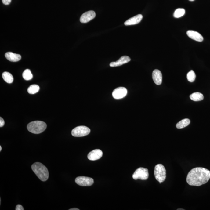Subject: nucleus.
Segmentation results:
<instances>
[{
    "label": "nucleus",
    "mask_w": 210,
    "mask_h": 210,
    "mask_svg": "<svg viewBox=\"0 0 210 210\" xmlns=\"http://www.w3.org/2000/svg\"><path fill=\"white\" fill-rule=\"evenodd\" d=\"M5 57L8 60L12 62L19 61L21 59V55L11 52H6L5 55Z\"/></svg>",
    "instance_id": "2eb2a0df"
},
{
    "label": "nucleus",
    "mask_w": 210,
    "mask_h": 210,
    "mask_svg": "<svg viewBox=\"0 0 210 210\" xmlns=\"http://www.w3.org/2000/svg\"><path fill=\"white\" fill-rule=\"evenodd\" d=\"M185 13V11L183 8H178L175 11L174 13V16L176 18L181 17L183 16Z\"/></svg>",
    "instance_id": "412c9836"
},
{
    "label": "nucleus",
    "mask_w": 210,
    "mask_h": 210,
    "mask_svg": "<svg viewBox=\"0 0 210 210\" xmlns=\"http://www.w3.org/2000/svg\"><path fill=\"white\" fill-rule=\"evenodd\" d=\"M187 34L191 39L198 42H202L204 38L202 35L196 31L190 30L187 31Z\"/></svg>",
    "instance_id": "f8f14e48"
},
{
    "label": "nucleus",
    "mask_w": 210,
    "mask_h": 210,
    "mask_svg": "<svg viewBox=\"0 0 210 210\" xmlns=\"http://www.w3.org/2000/svg\"><path fill=\"white\" fill-rule=\"evenodd\" d=\"M154 175L159 182L162 183L166 177V171L164 166L161 164L157 165L154 167Z\"/></svg>",
    "instance_id": "20e7f679"
},
{
    "label": "nucleus",
    "mask_w": 210,
    "mask_h": 210,
    "mask_svg": "<svg viewBox=\"0 0 210 210\" xmlns=\"http://www.w3.org/2000/svg\"><path fill=\"white\" fill-rule=\"evenodd\" d=\"M16 210H24V208L23 207H22V205L18 204L16 205V207L15 208Z\"/></svg>",
    "instance_id": "b1692460"
},
{
    "label": "nucleus",
    "mask_w": 210,
    "mask_h": 210,
    "mask_svg": "<svg viewBox=\"0 0 210 210\" xmlns=\"http://www.w3.org/2000/svg\"><path fill=\"white\" fill-rule=\"evenodd\" d=\"M11 0H2L3 3L5 5H9L10 3Z\"/></svg>",
    "instance_id": "393cba45"
},
{
    "label": "nucleus",
    "mask_w": 210,
    "mask_h": 210,
    "mask_svg": "<svg viewBox=\"0 0 210 210\" xmlns=\"http://www.w3.org/2000/svg\"><path fill=\"white\" fill-rule=\"evenodd\" d=\"M190 98L194 101L198 102L203 100V95L200 92H195L190 96Z\"/></svg>",
    "instance_id": "dca6fc26"
},
{
    "label": "nucleus",
    "mask_w": 210,
    "mask_h": 210,
    "mask_svg": "<svg viewBox=\"0 0 210 210\" xmlns=\"http://www.w3.org/2000/svg\"><path fill=\"white\" fill-rule=\"evenodd\" d=\"M3 79L6 83H12L13 81V77L11 73L8 72H5L2 73Z\"/></svg>",
    "instance_id": "a211bd4d"
},
{
    "label": "nucleus",
    "mask_w": 210,
    "mask_h": 210,
    "mask_svg": "<svg viewBox=\"0 0 210 210\" xmlns=\"http://www.w3.org/2000/svg\"><path fill=\"white\" fill-rule=\"evenodd\" d=\"M189 1H194V0H189Z\"/></svg>",
    "instance_id": "c85d7f7f"
},
{
    "label": "nucleus",
    "mask_w": 210,
    "mask_h": 210,
    "mask_svg": "<svg viewBox=\"0 0 210 210\" xmlns=\"http://www.w3.org/2000/svg\"><path fill=\"white\" fill-rule=\"evenodd\" d=\"M79 209H78V208H71V209H69V210H79Z\"/></svg>",
    "instance_id": "a878e982"
},
{
    "label": "nucleus",
    "mask_w": 210,
    "mask_h": 210,
    "mask_svg": "<svg viewBox=\"0 0 210 210\" xmlns=\"http://www.w3.org/2000/svg\"><path fill=\"white\" fill-rule=\"evenodd\" d=\"M187 79L189 81L192 83L195 81L196 78V75L194 71L191 70L188 72L187 75Z\"/></svg>",
    "instance_id": "4be33fe9"
},
{
    "label": "nucleus",
    "mask_w": 210,
    "mask_h": 210,
    "mask_svg": "<svg viewBox=\"0 0 210 210\" xmlns=\"http://www.w3.org/2000/svg\"><path fill=\"white\" fill-rule=\"evenodd\" d=\"M76 183L82 186H89L94 183L93 179L91 177L85 176H79L76 177L75 179Z\"/></svg>",
    "instance_id": "0eeeda50"
},
{
    "label": "nucleus",
    "mask_w": 210,
    "mask_h": 210,
    "mask_svg": "<svg viewBox=\"0 0 210 210\" xmlns=\"http://www.w3.org/2000/svg\"><path fill=\"white\" fill-rule=\"evenodd\" d=\"M190 123V121L189 119L186 118L180 121L176 125V127L178 129L184 128L188 126Z\"/></svg>",
    "instance_id": "f3484780"
},
{
    "label": "nucleus",
    "mask_w": 210,
    "mask_h": 210,
    "mask_svg": "<svg viewBox=\"0 0 210 210\" xmlns=\"http://www.w3.org/2000/svg\"><path fill=\"white\" fill-rule=\"evenodd\" d=\"M152 78L154 83L157 85H160L162 83V75L160 70L155 69L152 73Z\"/></svg>",
    "instance_id": "ddd939ff"
},
{
    "label": "nucleus",
    "mask_w": 210,
    "mask_h": 210,
    "mask_svg": "<svg viewBox=\"0 0 210 210\" xmlns=\"http://www.w3.org/2000/svg\"><path fill=\"white\" fill-rule=\"evenodd\" d=\"M46 123L40 121L31 122L27 126L29 131L34 134H39L42 133L46 130Z\"/></svg>",
    "instance_id": "7ed1b4c3"
},
{
    "label": "nucleus",
    "mask_w": 210,
    "mask_h": 210,
    "mask_svg": "<svg viewBox=\"0 0 210 210\" xmlns=\"http://www.w3.org/2000/svg\"><path fill=\"white\" fill-rule=\"evenodd\" d=\"M184 210V209H181V208H179V209H177V210Z\"/></svg>",
    "instance_id": "cd10ccee"
},
{
    "label": "nucleus",
    "mask_w": 210,
    "mask_h": 210,
    "mask_svg": "<svg viewBox=\"0 0 210 210\" xmlns=\"http://www.w3.org/2000/svg\"><path fill=\"white\" fill-rule=\"evenodd\" d=\"M90 129L86 126H80L75 128L71 132L72 136L75 137H82L90 134Z\"/></svg>",
    "instance_id": "39448f33"
},
{
    "label": "nucleus",
    "mask_w": 210,
    "mask_h": 210,
    "mask_svg": "<svg viewBox=\"0 0 210 210\" xmlns=\"http://www.w3.org/2000/svg\"><path fill=\"white\" fill-rule=\"evenodd\" d=\"M149 172L147 169L140 167L137 169L133 174L132 177L134 180L139 179L146 180L148 178Z\"/></svg>",
    "instance_id": "423d86ee"
},
{
    "label": "nucleus",
    "mask_w": 210,
    "mask_h": 210,
    "mask_svg": "<svg viewBox=\"0 0 210 210\" xmlns=\"http://www.w3.org/2000/svg\"><path fill=\"white\" fill-rule=\"evenodd\" d=\"M96 16V13L93 11H89L85 12L81 16L80 22L82 23H86L90 22Z\"/></svg>",
    "instance_id": "1a4fd4ad"
},
{
    "label": "nucleus",
    "mask_w": 210,
    "mask_h": 210,
    "mask_svg": "<svg viewBox=\"0 0 210 210\" xmlns=\"http://www.w3.org/2000/svg\"><path fill=\"white\" fill-rule=\"evenodd\" d=\"M39 86L37 85H32L28 89L27 91L29 94H34L39 91Z\"/></svg>",
    "instance_id": "6ab92c4d"
},
{
    "label": "nucleus",
    "mask_w": 210,
    "mask_h": 210,
    "mask_svg": "<svg viewBox=\"0 0 210 210\" xmlns=\"http://www.w3.org/2000/svg\"><path fill=\"white\" fill-rule=\"evenodd\" d=\"M143 18V15L139 14V15H136L135 16L133 17L130 18V19L127 20L124 23V24L125 25H136L139 23L141 21Z\"/></svg>",
    "instance_id": "4468645a"
},
{
    "label": "nucleus",
    "mask_w": 210,
    "mask_h": 210,
    "mask_svg": "<svg viewBox=\"0 0 210 210\" xmlns=\"http://www.w3.org/2000/svg\"><path fill=\"white\" fill-rule=\"evenodd\" d=\"M23 77L25 80H30L33 78V75L31 73V71L29 69H26L23 73Z\"/></svg>",
    "instance_id": "aec40b11"
},
{
    "label": "nucleus",
    "mask_w": 210,
    "mask_h": 210,
    "mask_svg": "<svg viewBox=\"0 0 210 210\" xmlns=\"http://www.w3.org/2000/svg\"><path fill=\"white\" fill-rule=\"evenodd\" d=\"M5 124V121L2 117L0 118V127H3Z\"/></svg>",
    "instance_id": "5701e85b"
},
{
    "label": "nucleus",
    "mask_w": 210,
    "mask_h": 210,
    "mask_svg": "<svg viewBox=\"0 0 210 210\" xmlns=\"http://www.w3.org/2000/svg\"><path fill=\"white\" fill-rule=\"evenodd\" d=\"M161 182H159L160 184H161Z\"/></svg>",
    "instance_id": "c756f323"
},
{
    "label": "nucleus",
    "mask_w": 210,
    "mask_h": 210,
    "mask_svg": "<svg viewBox=\"0 0 210 210\" xmlns=\"http://www.w3.org/2000/svg\"><path fill=\"white\" fill-rule=\"evenodd\" d=\"M130 60L131 59L129 56H121L117 61L111 62L110 63V66L111 67L120 66L125 63H128Z\"/></svg>",
    "instance_id": "9b49d317"
},
{
    "label": "nucleus",
    "mask_w": 210,
    "mask_h": 210,
    "mask_svg": "<svg viewBox=\"0 0 210 210\" xmlns=\"http://www.w3.org/2000/svg\"><path fill=\"white\" fill-rule=\"evenodd\" d=\"M210 178V171L202 167L192 169L188 173L186 181L190 186H200L206 183Z\"/></svg>",
    "instance_id": "f257e3e1"
},
{
    "label": "nucleus",
    "mask_w": 210,
    "mask_h": 210,
    "mask_svg": "<svg viewBox=\"0 0 210 210\" xmlns=\"http://www.w3.org/2000/svg\"><path fill=\"white\" fill-rule=\"evenodd\" d=\"M127 94V89L125 87H120L114 89L112 93V96L115 99H120L125 97Z\"/></svg>",
    "instance_id": "6e6552de"
},
{
    "label": "nucleus",
    "mask_w": 210,
    "mask_h": 210,
    "mask_svg": "<svg viewBox=\"0 0 210 210\" xmlns=\"http://www.w3.org/2000/svg\"><path fill=\"white\" fill-rule=\"evenodd\" d=\"M103 155V152L99 149H96L91 151L88 155V158L92 161H95L100 159Z\"/></svg>",
    "instance_id": "9d476101"
},
{
    "label": "nucleus",
    "mask_w": 210,
    "mask_h": 210,
    "mask_svg": "<svg viewBox=\"0 0 210 210\" xmlns=\"http://www.w3.org/2000/svg\"><path fill=\"white\" fill-rule=\"evenodd\" d=\"M2 147H1V146H0V151H1V150H2Z\"/></svg>",
    "instance_id": "bb28decb"
},
{
    "label": "nucleus",
    "mask_w": 210,
    "mask_h": 210,
    "mask_svg": "<svg viewBox=\"0 0 210 210\" xmlns=\"http://www.w3.org/2000/svg\"><path fill=\"white\" fill-rule=\"evenodd\" d=\"M32 171L38 178L42 181H46L49 177V172L47 168L42 163L36 162L32 165Z\"/></svg>",
    "instance_id": "f03ea898"
}]
</instances>
